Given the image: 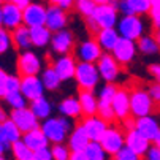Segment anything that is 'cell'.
<instances>
[{"label": "cell", "instance_id": "cell-41", "mask_svg": "<svg viewBox=\"0 0 160 160\" xmlns=\"http://www.w3.org/2000/svg\"><path fill=\"white\" fill-rule=\"evenodd\" d=\"M21 92V78L18 75H8L7 78V94Z\"/></svg>", "mask_w": 160, "mask_h": 160}, {"label": "cell", "instance_id": "cell-19", "mask_svg": "<svg viewBox=\"0 0 160 160\" xmlns=\"http://www.w3.org/2000/svg\"><path fill=\"white\" fill-rule=\"evenodd\" d=\"M51 43H52V48L56 52L59 54H72L73 52V48H75V38L72 35V32L68 30H60V32H56L51 38Z\"/></svg>", "mask_w": 160, "mask_h": 160}, {"label": "cell", "instance_id": "cell-51", "mask_svg": "<svg viewBox=\"0 0 160 160\" xmlns=\"http://www.w3.org/2000/svg\"><path fill=\"white\" fill-rule=\"evenodd\" d=\"M75 3V0H60V8H72Z\"/></svg>", "mask_w": 160, "mask_h": 160}, {"label": "cell", "instance_id": "cell-21", "mask_svg": "<svg viewBox=\"0 0 160 160\" xmlns=\"http://www.w3.org/2000/svg\"><path fill=\"white\" fill-rule=\"evenodd\" d=\"M81 124H82V127H84V130H86V133L89 136V140L92 143H100L105 132L108 130V125L105 122H102L97 116L90 118V119H84V121H81Z\"/></svg>", "mask_w": 160, "mask_h": 160}, {"label": "cell", "instance_id": "cell-4", "mask_svg": "<svg viewBox=\"0 0 160 160\" xmlns=\"http://www.w3.org/2000/svg\"><path fill=\"white\" fill-rule=\"evenodd\" d=\"M40 128L43 130L44 135H46L49 143L62 144L63 140L67 138V132L70 128V125H68V122L63 118H51V119L44 121Z\"/></svg>", "mask_w": 160, "mask_h": 160}, {"label": "cell", "instance_id": "cell-53", "mask_svg": "<svg viewBox=\"0 0 160 160\" xmlns=\"http://www.w3.org/2000/svg\"><path fill=\"white\" fill-rule=\"evenodd\" d=\"M149 2H151V7H152V8L160 10V0H149Z\"/></svg>", "mask_w": 160, "mask_h": 160}, {"label": "cell", "instance_id": "cell-8", "mask_svg": "<svg viewBox=\"0 0 160 160\" xmlns=\"http://www.w3.org/2000/svg\"><path fill=\"white\" fill-rule=\"evenodd\" d=\"M22 24L26 27H40L46 24V8L41 3H30L26 10H22Z\"/></svg>", "mask_w": 160, "mask_h": 160}, {"label": "cell", "instance_id": "cell-5", "mask_svg": "<svg viewBox=\"0 0 160 160\" xmlns=\"http://www.w3.org/2000/svg\"><path fill=\"white\" fill-rule=\"evenodd\" d=\"M16 70L19 78H26V76H37L41 70V62L37 54L32 51H24L18 56L16 62Z\"/></svg>", "mask_w": 160, "mask_h": 160}, {"label": "cell", "instance_id": "cell-58", "mask_svg": "<svg viewBox=\"0 0 160 160\" xmlns=\"http://www.w3.org/2000/svg\"><path fill=\"white\" fill-rule=\"evenodd\" d=\"M3 3H5V0H0V7H2Z\"/></svg>", "mask_w": 160, "mask_h": 160}, {"label": "cell", "instance_id": "cell-18", "mask_svg": "<svg viewBox=\"0 0 160 160\" xmlns=\"http://www.w3.org/2000/svg\"><path fill=\"white\" fill-rule=\"evenodd\" d=\"M2 18H3V29L10 32L22 26V10H19L13 3L2 5Z\"/></svg>", "mask_w": 160, "mask_h": 160}, {"label": "cell", "instance_id": "cell-60", "mask_svg": "<svg viewBox=\"0 0 160 160\" xmlns=\"http://www.w3.org/2000/svg\"><path fill=\"white\" fill-rule=\"evenodd\" d=\"M0 160H3V158H0Z\"/></svg>", "mask_w": 160, "mask_h": 160}, {"label": "cell", "instance_id": "cell-31", "mask_svg": "<svg viewBox=\"0 0 160 160\" xmlns=\"http://www.w3.org/2000/svg\"><path fill=\"white\" fill-rule=\"evenodd\" d=\"M29 108H30V111L35 114V118H37L38 121H40V119L46 121V119L49 118V114H51V105H49V102L44 98V97L30 102V106H29Z\"/></svg>", "mask_w": 160, "mask_h": 160}, {"label": "cell", "instance_id": "cell-15", "mask_svg": "<svg viewBox=\"0 0 160 160\" xmlns=\"http://www.w3.org/2000/svg\"><path fill=\"white\" fill-rule=\"evenodd\" d=\"M67 24V13L63 8L57 7V5H49L46 8V29L52 33L60 32Z\"/></svg>", "mask_w": 160, "mask_h": 160}, {"label": "cell", "instance_id": "cell-22", "mask_svg": "<svg viewBox=\"0 0 160 160\" xmlns=\"http://www.w3.org/2000/svg\"><path fill=\"white\" fill-rule=\"evenodd\" d=\"M149 146H151V143L146 138H143V136L136 130L125 132V148H128L130 151H133L136 155L144 157V154L148 152Z\"/></svg>", "mask_w": 160, "mask_h": 160}, {"label": "cell", "instance_id": "cell-11", "mask_svg": "<svg viewBox=\"0 0 160 160\" xmlns=\"http://www.w3.org/2000/svg\"><path fill=\"white\" fill-rule=\"evenodd\" d=\"M119 32L122 33V38H127L130 41L138 40L143 33V22L140 16H125L119 22Z\"/></svg>", "mask_w": 160, "mask_h": 160}, {"label": "cell", "instance_id": "cell-34", "mask_svg": "<svg viewBox=\"0 0 160 160\" xmlns=\"http://www.w3.org/2000/svg\"><path fill=\"white\" fill-rule=\"evenodd\" d=\"M75 10L86 19V18H90L94 14L97 5L92 2V0H75V3H73Z\"/></svg>", "mask_w": 160, "mask_h": 160}, {"label": "cell", "instance_id": "cell-36", "mask_svg": "<svg viewBox=\"0 0 160 160\" xmlns=\"http://www.w3.org/2000/svg\"><path fill=\"white\" fill-rule=\"evenodd\" d=\"M84 152H86L89 160H106V154H105L103 148L100 146V143H92L90 141Z\"/></svg>", "mask_w": 160, "mask_h": 160}, {"label": "cell", "instance_id": "cell-10", "mask_svg": "<svg viewBox=\"0 0 160 160\" xmlns=\"http://www.w3.org/2000/svg\"><path fill=\"white\" fill-rule=\"evenodd\" d=\"M92 18H94V21L98 24V27L102 30L112 29L114 24H116V21H118V10H116V7H112L111 3L100 5V7L95 8Z\"/></svg>", "mask_w": 160, "mask_h": 160}, {"label": "cell", "instance_id": "cell-9", "mask_svg": "<svg viewBox=\"0 0 160 160\" xmlns=\"http://www.w3.org/2000/svg\"><path fill=\"white\" fill-rule=\"evenodd\" d=\"M97 68H98V73L106 82H112L118 78L119 72L122 70V67L116 62V59L109 52H103V56L97 62Z\"/></svg>", "mask_w": 160, "mask_h": 160}, {"label": "cell", "instance_id": "cell-20", "mask_svg": "<svg viewBox=\"0 0 160 160\" xmlns=\"http://www.w3.org/2000/svg\"><path fill=\"white\" fill-rule=\"evenodd\" d=\"M78 102L81 106V121L97 116L98 98L94 95V92H78Z\"/></svg>", "mask_w": 160, "mask_h": 160}, {"label": "cell", "instance_id": "cell-25", "mask_svg": "<svg viewBox=\"0 0 160 160\" xmlns=\"http://www.w3.org/2000/svg\"><path fill=\"white\" fill-rule=\"evenodd\" d=\"M21 138H22V133L19 132V128L14 125V122L11 119H8L5 124H0V141L11 146L13 143L19 141Z\"/></svg>", "mask_w": 160, "mask_h": 160}, {"label": "cell", "instance_id": "cell-42", "mask_svg": "<svg viewBox=\"0 0 160 160\" xmlns=\"http://www.w3.org/2000/svg\"><path fill=\"white\" fill-rule=\"evenodd\" d=\"M144 160H160V149L151 143L148 152L144 154Z\"/></svg>", "mask_w": 160, "mask_h": 160}, {"label": "cell", "instance_id": "cell-7", "mask_svg": "<svg viewBox=\"0 0 160 160\" xmlns=\"http://www.w3.org/2000/svg\"><path fill=\"white\" fill-rule=\"evenodd\" d=\"M111 106L114 111V116H116V119L121 125V122L130 116V94L125 86H119L116 95H114V98L111 102Z\"/></svg>", "mask_w": 160, "mask_h": 160}, {"label": "cell", "instance_id": "cell-44", "mask_svg": "<svg viewBox=\"0 0 160 160\" xmlns=\"http://www.w3.org/2000/svg\"><path fill=\"white\" fill-rule=\"evenodd\" d=\"M148 72L155 79V82L160 84V63H151V65H148Z\"/></svg>", "mask_w": 160, "mask_h": 160}, {"label": "cell", "instance_id": "cell-27", "mask_svg": "<svg viewBox=\"0 0 160 160\" xmlns=\"http://www.w3.org/2000/svg\"><path fill=\"white\" fill-rule=\"evenodd\" d=\"M95 40L98 41L102 49H105V51L109 52V51L114 49V46H116L119 37H118V32L114 30V29H105V30H100L98 32V35H97Z\"/></svg>", "mask_w": 160, "mask_h": 160}, {"label": "cell", "instance_id": "cell-57", "mask_svg": "<svg viewBox=\"0 0 160 160\" xmlns=\"http://www.w3.org/2000/svg\"><path fill=\"white\" fill-rule=\"evenodd\" d=\"M0 27H3V18H2V7H0Z\"/></svg>", "mask_w": 160, "mask_h": 160}, {"label": "cell", "instance_id": "cell-50", "mask_svg": "<svg viewBox=\"0 0 160 160\" xmlns=\"http://www.w3.org/2000/svg\"><path fill=\"white\" fill-rule=\"evenodd\" d=\"M10 119V116H8V112L5 111V108L0 105V124H5L7 121Z\"/></svg>", "mask_w": 160, "mask_h": 160}, {"label": "cell", "instance_id": "cell-46", "mask_svg": "<svg viewBox=\"0 0 160 160\" xmlns=\"http://www.w3.org/2000/svg\"><path fill=\"white\" fill-rule=\"evenodd\" d=\"M7 78L8 75L3 70H0V98H5L7 95Z\"/></svg>", "mask_w": 160, "mask_h": 160}, {"label": "cell", "instance_id": "cell-54", "mask_svg": "<svg viewBox=\"0 0 160 160\" xmlns=\"http://www.w3.org/2000/svg\"><path fill=\"white\" fill-rule=\"evenodd\" d=\"M92 2H94L97 7H100V5H108L109 0H92Z\"/></svg>", "mask_w": 160, "mask_h": 160}, {"label": "cell", "instance_id": "cell-16", "mask_svg": "<svg viewBox=\"0 0 160 160\" xmlns=\"http://www.w3.org/2000/svg\"><path fill=\"white\" fill-rule=\"evenodd\" d=\"M76 65H78V60H76V56L73 52L63 56L62 59H57L54 62V68H56V72H57L60 81H67L70 78H75Z\"/></svg>", "mask_w": 160, "mask_h": 160}, {"label": "cell", "instance_id": "cell-32", "mask_svg": "<svg viewBox=\"0 0 160 160\" xmlns=\"http://www.w3.org/2000/svg\"><path fill=\"white\" fill-rule=\"evenodd\" d=\"M10 149H11L14 160H33V151H30L24 143H22V140L13 143Z\"/></svg>", "mask_w": 160, "mask_h": 160}, {"label": "cell", "instance_id": "cell-52", "mask_svg": "<svg viewBox=\"0 0 160 160\" xmlns=\"http://www.w3.org/2000/svg\"><path fill=\"white\" fill-rule=\"evenodd\" d=\"M8 148H11V146L5 144L3 141H0V158H3V154L7 152V149H8Z\"/></svg>", "mask_w": 160, "mask_h": 160}, {"label": "cell", "instance_id": "cell-17", "mask_svg": "<svg viewBox=\"0 0 160 160\" xmlns=\"http://www.w3.org/2000/svg\"><path fill=\"white\" fill-rule=\"evenodd\" d=\"M90 140H89V136L81 124V121H76L75 122V130L73 133L70 135V138H68V149H70L72 152H84L86 148L89 146Z\"/></svg>", "mask_w": 160, "mask_h": 160}, {"label": "cell", "instance_id": "cell-13", "mask_svg": "<svg viewBox=\"0 0 160 160\" xmlns=\"http://www.w3.org/2000/svg\"><path fill=\"white\" fill-rule=\"evenodd\" d=\"M76 56L79 57V62L95 63L103 56V49H102V46L98 44V41L95 38H89L87 41H84L79 46Z\"/></svg>", "mask_w": 160, "mask_h": 160}, {"label": "cell", "instance_id": "cell-29", "mask_svg": "<svg viewBox=\"0 0 160 160\" xmlns=\"http://www.w3.org/2000/svg\"><path fill=\"white\" fill-rule=\"evenodd\" d=\"M51 32L46 29V26H40V27H32L30 29V40L32 44L37 48H43L46 46L48 43H51Z\"/></svg>", "mask_w": 160, "mask_h": 160}, {"label": "cell", "instance_id": "cell-6", "mask_svg": "<svg viewBox=\"0 0 160 160\" xmlns=\"http://www.w3.org/2000/svg\"><path fill=\"white\" fill-rule=\"evenodd\" d=\"M10 119L14 122V125L19 128V132L24 135L32 130L40 128V122L35 118V114L30 111V108H22V109H13L10 112Z\"/></svg>", "mask_w": 160, "mask_h": 160}, {"label": "cell", "instance_id": "cell-24", "mask_svg": "<svg viewBox=\"0 0 160 160\" xmlns=\"http://www.w3.org/2000/svg\"><path fill=\"white\" fill-rule=\"evenodd\" d=\"M21 140H22V143H24V144H26L30 151H33V152L48 148V144H49L46 135L43 133L41 128H37V130H32V132H29V133H24Z\"/></svg>", "mask_w": 160, "mask_h": 160}, {"label": "cell", "instance_id": "cell-56", "mask_svg": "<svg viewBox=\"0 0 160 160\" xmlns=\"http://www.w3.org/2000/svg\"><path fill=\"white\" fill-rule=\"evenodd\" d=\"M49 5H60V0H49Z\"/></svg>", "mask_w": 160, "mask_h": 160}, {"label": "cell", "instance_id": "cell-37", "mask_svg": "<svg viewBox=\"0 0 160 160\" xmlns=\"http://www.w3.org/2000/svg\"><path fill=\"white\" fill-rule=\"evenodd\" d=\"M3 100L11 106V111H13V109L27 108V100L24 98V95H22L21 92H16V94H7Z\"/></svg>", "mask_w": 160, "mask_h": 160}, {"label": "cell", "instance_id": "cell-59", "mask_svg": "<svg viewBox=\"0 0 160 160\" xmlns=\"http://www.w3.org/2000/svg\"><path fill=\"white\" fill-rule=\"evenodd\" d=\"M114 160H118V158H114Z\"/></svg>", "mask_w": 160, "mask_h": 160}, {"label": "cell", "instance_id": "cell-40", "mask_svg": "<svg viewBox=\"0 0 160 160\" xmlns=\"http://www.w3.org/2000/svg\"><path fill=\"white\" fill-rule=\"evenodd\" d=\"M13 48V41H11V32L0 27V56L5 54Z\"/></svg>", "mask_w": 160, "mask_h": 160}, {"label": "cell", "instance_id": "cell-48", "mask_svg": "<svg viewBox=\"0 0 160 160\" xmlns=\"http://www.w3.org/2000/svg\"><path fill=\"white\" fill-rule=\"evenodd\" d=\"M70 160H89V158H87L86 152H72Z\"/></svg>", "mask_w": 160, "mask_h": 160}, {"label": "cell", "instance_id": "cell-3", "mask_svg": "<svg viewBox=\"0 0 160 160\" xmlns=\"http://www.w3.org/2000/svg\"><path fill=\"white\" fill-rule=\"evenodd\" d=\"M100 146L103 148L105 154L112 155V157L122 148H125V133L121 128V125L108 127V130L103 135V138L100 140Z\"/></svg>", "mask_w": 160, "mask_h": 160}, {"label": "cell", "instance_id": "cell-23", "mask_svg": "<svg viewBox=\"0 0 160 160\" xmlns=\"http://www.w3.org/2000/svg\"><path fill=\"white\" fill-rule=\"evenodd\" d=\"M135 130L138 132L143 138H146L149 143H154V140L157 138V135H158V132H160L157 122H155L152 118H149V116L136 119Z\"/></svg>", "mask_w": 160, "mask_h": 160}, {"label": "cell", "instance_id": "cell-35", "mask_svg": "<svg viewBox=\"0 0 160 160\" xmlns=\"http://www.w3.org/2000/svg\"><path fill=\"white\" fill-rule=\"evenodd\" d=\"M132 14L138 16V14H146L151 11V2L149 0H125Z\"/></svg>", "mask_w": 160, "mask_h": 160}, {"label": "cell", "instance_id": "cell-1", "mask_svg": "<svg viewBox=\"0 0 160 160\" xmlns=\"http://www.w3.org/2000/svg\"><path fill=\"white\" fill-rule=\"evenodd\" d=\"M130 94V116L135 119L146 118L151 114H157L154 103L148 94V90L143 87L140 78H132V81L125 86Z\"/></svg>", "mask_w": 160, "mask_h": 160}, {"label": "cell", "instance_id": "cell-33", "mask_svg": "<svg viewBox=\"0 0 160 160\" xmlns=\"http://www.w3.org/2000/svg\"><path fill=\"white\" fill-rule=\"evenodd\" d=\"M136 46H138V49L143 52V54H155L158 52V46L157 43L154 41V38L149 35V37H140L138 40H136Z\"/></svg>", "mask_w": 160, "mask_h": 160}, {"label": "cell", "instance_id": "cell-12", "mask_svg": "<svg viewBox=\"0 0 160 160\" xmlns=\"http://www.w3.org/2000/svg\"><path fill=\"white\" fill-rule=\"evenodd\" d=\"M112 57L116 59V62L121 67L128 65L135 57V43L127 38H119L112 49Z\"/></svg>", "mask_w": 160, "mask_h": 160}, {"label": "cell", "instance_id": "cell-28", "mask_svg": "<svg viewBox=\"0 0 160 160\" xmlns=\"http://www.w3.org/2000/svg\"><path fill=\"white\" fill-rule=\"evenodd\" d=\"M60 112L65 114L67 118L75 119V122L79 121V119H81V106H79L78 98H75V97L65 98V100L60 103Z\"/></svg>", "mask_w": 160, "mask_h": 160}, {"label": "cell", "instance_id": "cell-47", "mask_svg": "<svg viewBox=\"0 0 160 160\" xmlns=\"http://www.w3.org/2000/svg\"><path fill=\"white\" fill-rule=\"evenodd\" d=\"M5 3H13V5L18 7L19 10H26L32 2H30V0H5Z\"/></svg>", "mask_w": 160, "mask_h": 160}, {"label": "cell", "instance_id": "cell-30", "mask_svg": "<svg viewBox=\"0 0 160 160\" xmlns=\"http://www.w3.org/2000/svg\"><path fill=\"white\" fill-rule=\"evenodd\" d=\"M41 82H43V87H46L48 90H57L59 86H60V78L54 68V63H49L46 67V70L43 72L41 75Z\"/></svg>", "mask_w": 160, "mask_h": 160}, {"label": "cell", "instance_id": "cell-26", "mask_svg": "<svg viewBox=\"0 0 160 160\" xmlns=\"http://www.w3.org/2000/svg\"><path fill=\"white\" fill-rule=\"evenodd\" d=\"M11 41L13 46L16 49H27L32 46V40H30V29L22 24L16 30L11 32Z\"/></svg>", "mask_w": 160, "mask_h": 160}, {"label": "cell", "instance_id": "cell-38", "mask_svg": "<svg viewBox=\"0 0 160 160\" xmlns=\"http://www.w3.org/2000/svg\"><path fill=\"white\" fill-rule=\"evenodd\" d=\"M146 90H148V94L154 103V108H155V112L160 114V84L158 82H149L146 86Z\"/></svg>", "mask_w": 160, "mask_h": 160}, {"label": "cell", "instance_id": "cell-39", "mask_svg": "<svg viewBox=\"0 0 160 160\" xmlns=\"http://www.w3.org/2000/svg\"><path fill=\"white\" fill-rule=\"evenodd\" d=\"M51 154H52V160H70L72 151L65 144H52Z\"/></svg>", "mask_w": 160, "mask_h": 160}, {"label": "cell", "instance_id": "cell-43", "mask_svg": "<svg viewBox=\"0 0 160 160\" xmlns=\"http://www.w3.org/2000/svg\"><path fill=\"white\" fill-rule=\"evenodd\" d=\"M33 160H52V154L49 148L40 149L37 152H33Z\"/></svg>", "mask_w": 160, "mask_h": 160}, {"label": "cell", "instance_id": "cell-55", "mask_svg": "<svg viewBox=\"0 0 160 160\" xmlns=\"http://www.w3.org/2000/svg\"><path fill=\"white\" fill-rule=\"evenodd\" d=\"M152 144H155V146H157V148L160 149V132H158V135H157V138L154 140V143H152Z\"/></svg>", "mask_w": 160, "mask_h": 160}, {"label": "cell", "instance_id": "cell-14", "mask_svg": "<svg viewBox=\"0 0 160 160\" xmlns=\"http://www.w3.org/2000/svg\"><path fill=\"white\" fill-rule=\"evenodd\" d=\"M43 82L37 76L21 78V94L27 102H33L43 97Z\"/></svg>", "mask_w": 160, "mask_h": 160}, {"label": "cell", "instance_id": "cell-49", "mask_svg": "<svg viewBox=\"0 0 160 160\" xmlns=\"http://www.w3.org/2000/svg\"><path fill=\"white\" fill-rule=\"evenodd\" d=\"M151 37H152V38H154V41L157 43L158 51H160V27H158V29H152V32H151Z\"/></svg>", "mask_w": 160, "mask_h": 160}, {"label": "cell", "instance_id": "cell-45", "mask_svg": "<svg viewBox=\"0 0 160 160\" xmlns=\"http://www.w3.org/2000/svg\"><path fill=\"white\" fill-rule=\"evenodd\" d=\"M149 18H151V21H152V29H158V27H160V10L151 8Z\"/></svg>", "mask_w": 160, "mask_h": 160}, {"label": "cell", "instance_id": "cell-2", "mask_svg": "<svg viewBox=\"0 0 160 160\" xmlns=\"http://www.w3.org/2000/svg\"><path fill=\"white\" fill-rule=\"evenodd\" d=\"M75 79L78 84V92H94L100 79L97 65L87 63V62H78Z\"/></svg>", "mask_w": 160, "mask_h": 160}, {"label": "cell", "instance_id": "cell-61", "mask_svg": "<svg viewBox=\"0 0 160 160\" xmlns=\"http://www.w3.org/2000/svg\"><path fill=\"white\" fill-rule=\"evenodd\" d=\"M0 70H2V68H0Z\"/></svg>", "mask_w": 160, "mask_h": 160}]
</instances>
